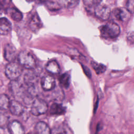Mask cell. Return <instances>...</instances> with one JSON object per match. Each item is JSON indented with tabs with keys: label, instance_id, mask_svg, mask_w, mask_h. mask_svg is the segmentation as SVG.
<instances>
[{
	"label": "cell",
	"instance_id": "obj_4",
	"mask_svg": "<svg viewBox=\"0 0 134 134\" xmlns=\"http://www.w3.org/2000/svg\"><path fill=\"white\" fill-rule=\"evenodd\" d=\"M48 109L46 102L41 98H35L32 103L31 113L35 116H39L45 114Z\"/></svg>",
	"mask_w": 134,
	"mask_h": 134
},
{
	"label": "cell",
	"instance_id": "obj_5",
	"mask_svg": "<svg viewBox=\"0 0 134 134\" xmlns=\"http://www.w3.org/2000/svg\"><path fill=\"white\" fill-rule=\"evenodd\" d=\"M40 84L42 88L45 91L53 90L56 86L54 78L49 75H44L41 79Z\"/></svg>",
	"mask_w": 134,
	"mask_h": 134
},
{
	"label": "cell",
	"instance_id": "obj_15",
	"mask_svg": "<svg viewBox=\"0 0 134 134\" xmlns=\"http://www.w3.org/2000/svg\"><path fill=\"white\" fill-rule=\"evenodd\" d=\"M46 70L51 74H59L60 72V68L58 63L55 60L49 61L45 66Z\"/></svg>",
	"mask_w": 134,
	"mask_h": 134
},
{
	"label": "cell",
	"instance_id": "obj_12",
	"mask_svg": "<svg viewBox=\"0 0 134 134\" xmlns=\"http://www.w3.org/2000/svg\"><path fill=\"white\" fill-rule=\"evenodd\" d=\"M12 30V24L6 18H0V35H7Z\"/></svg>",
	"mask_w": 134,
	"mask_h": 134
},
{
	"label": "cell",
	"instance_id": "obj_8",
	"mask_svg": "<svg viewBox=\"0 0 134 134\" xmlns=\"http://www.w3.org/2000/svg\"><path fill=\"white\" fill-rule=\"evenodd\" d=\"M10 112L14 115L20 116L24 111V107L23 104L17 100H12L10 102L9 108Z\"/></svg>",
	"mask_w": 134,
	"mask_h": 134
},
{
	"label": "cell",
	"instance_id": "obj_16",
	"mask_svg": "<svg viewBox=\"0 0 134 134\" xmlns=\"http://www.w3.org/2000/svg\"><path fill=\"white\" fill-rule=\"evenodd\" d=\"M65 112V108L61 104L57 103L52 104L50 108V113L51 115H60L64 114Z\"/></svg>",
	"mask_w": 134,
	"mask_h": 134
},
{
	"label": "cell",
	"instance_id": "obj_26",
	"mask_svg": "<svg viewBox=\"0 0 134 134\" xmlns=\"http://www.w3.org/2000/svg\"><path fill=\"white\" fill-rule=\"evenodd\" d=\"M83 70H84L85 74L88 77H89L90 78L91 77V71L89 70V69L88 68H87L86 66H83Z\"/></svg>",
	"mask_w": 134,
	"mask_h": 134
},
{
	"label": "cell",
	"instance_id": "obj_20",
	"mask_svg": "<svg viewBox=\"0 0 134 134\" xmlns=\"http://www.w3.org/2000/svg\"><path fill=\"white\" fill-rule=\"evenodd\" d=\"M10 99L8 96L5 94L0 95V108L8 109L10 104Z\"/></svg>",
	"mask_w": 134,
	"mask_h": 134
},
{
	"label": "cell",
	"instance_id": "obj_19",
	"mask_svg": "<svg viewBox=\"0 0 134 134\" xmlns=\"http://www.w3.org/2000/svg\"><path fill=\"white\" fill-rule=\"evenodd\" d=\"M59 83L62 87L66 89L68 88L70 85V76L68 73H65L62 74L59 77Z\"/></svg>",
	"mask_w": 134,
	"mask_h": 134
},
{
	"label": "cell",
	"instance_id": "obj_17",
	"mask_svg": "<svg viewBox=\"0 0 134 134\" xmlns=\"http://www.w3.org/2000/svg\"><path fill=\"white\" fill-rule=\"evenodd\" d=\"M58 5L66 8L75 7L79 3V0H57Z\"/></svg>",
	"mask_w": 134,
	"mask_h": 134
},
{
	"label": "cell",
	"instance_id": "obj_14",
	"mask_svg": "<svg viewBox=\"0 0 134 134\" xmlns=\"http://www.w3.org/2000/svg\"><path fill=\"white\" fill-rule=\"evenodd\" d=\"M35 130L36 134H51L49 127L43 121H39L36 124Z\"/></svg>",
	"mask_w": 134,
	"mask_h": 134
},
{
	"label": "cell",
	"instance_id": "obj_11",
	"mask_svg": "<svg viewBox=\"0 0 134 134\" xmlns=\"http://www.w3.org/2000/svg\"><path fill=\"white\" fill-rule=\"evenodd\" d=\"M4 55L5 59L9 62L14 61L16 55V49L12 44H7L4 48Z\"/></svg>",
	"mask_w": 134,
	"mask_h": 134
},
{
	"label": "cell",
	"instance_id": "obj_2",
	"mask_svg": "<svg viewBox=\"0 0 134 134\" xmlns=\"http://www.w3.org/2000/svg\"><path fill=\"white\" fill-rule=\"evenodd\" d=\"M101 35L105 38H115L119 36L120 32L119 26L116 23L110 21L108 22L100 29Z\"/></svg>",
	"mask_w": 134,
	"mask_h": 134
},
{
	"label": "cell",
	"instance_id": "obj_13",
	"mask_svg": "<svg viewBox=\"0 0 134 134\" xmlns=\"http://www.w3.org/2000/svg\"><path fill=\"white\" fill-rule=\"evenodd\" d=\"M9 116L7 109L0 108V128L5 129L8 127L9 124Z\"/></svg>",
	"mask_w": 134,
	"mask_h": 134
},
{
	"label": "cell",
	"instance_id": "obj_21",
	"mask_svg": "<svg viewBox=\"0 0 134 134\" xmlns=\"http://www.w3.org/2000/svg\"><path fill=\"white\" fill-rule=\"evenodd\" d=\"M92 66L97 74H100L104 72L106 70V66L102 64H98L94 62H91Z\"/></svg>",
	"mask_w": 134,
	"mask_h": 134
},
{
	"label": "cell",
	"instance_id": "obj_28",
	"mask_svg": "<svg viewBox=\"0 0 134 134\" xmlns=\"http://www.w3.org/2000/svg\"><path fill=\"white\" fill-rule=\"evenodd\" d=\"M2 9H3V5L1 3V2H0V15L2 12Z\"/></svg>",
	"mask_w": 134,
	"mask_h": 134
},
{
	"label": "cell",
	"instance_id": "obj_7",
	"mask_svg": "<svg viewBox=\"0 0 134 134\" xmlns=\"http://www.w3.org/2000/svg\"><path fill=\"white\" fill-rule=\"evenodd\" d=\"M130 12L127 8H117L113 11V14L115 17L119 21H128L130 17Z\"/></svg>",
	"mask_w": 134,
	"mask_h": 134
},
{
	"label": "cell",
	"instance_id": "obj_1",
	"mask_svg": "<svg viewBox=\"0 0 134 134\" xmlns=\"http://www.w3.org/2000/svg\"><path fill=\"white\" fill-rule=\"evenodd\" d=\"M19 63L24 68L32 70L36 68V60L32 54L27 50L21 51L18 56Z\"/></svg>",
	"mask_w": 134,
	"mask_h": 134
},
{
	"label": "cell",
	"instance_id": "obj_23",
	"mask_svg": "<svg viewBox=\"0 0 134 134\" xmlns=\"http://www.w3.org/2000/svg\"><path fill=\"white\" fill-rule=\"evenodd\" d=\"M128 10L132 13H134V0H128L126 4Z\"/></svg>",
	"mask_w": 134,
	"mask_h": 134
},
{
	"label": "cell",
	"instance_id": "obj_6",
	"mask_svg": "<svg viewBox=\"0 0 134 134\" xmlns=\"http://www.w3.org/2000/svg\"><path fill=\"white\" fill-rule=\"evenodd\" d=\"M95 14L99 19L107 20L110 15V10L108 7L105 5L99 4L95 7Z\"/></svg>",
	"mask_w": 134,
	"mask_h": 134
},
{
	"label": "cell",
	"instance_id": "obj_22",
	"mask_svg": "<svg viewBox=\"0 0 134 134\" xmlns=\"http://www.w3.org/2000/svg\"><path fill=\"white\" fill-rule=\"evenodd\" d=\"M102 0H83L84 5L88 7L91 8L93 7H96L99 5Z\"/></svg>",
	"mask_w": 134,
	"mask_h": 134
},
{
	"label": "cell",
	"instance_id": "obj_24",
	"mask_svg": "<svg viewBox=\"0 0 134 134\" xmlns=\"http://www.w3.org/2000/svg\"><path fill=\"white\" fill-rule=\"evenodd\" d=\"M127 39L130 44H134V31L128 32L127 35Z\"/></svg>",
	"mask_w": 134,
	"mask_h": 134
},
{
	"label": "cell",
	"instance_id": "obj_3",
	"mask_svg": "<svg viewBox=\"0 0 134 134\" xmlns=\"http://www.w3.org/2000/svg\"><path fill=\"white\" fill-rule=\"evenodd\" d=\"M21 65L14 61L9 62L6 66V76L11 81L17 80L23 72Z\"/></svg>",
	"mask_w": 134,
	"mask_h": 134
},
{
	"label": "cell",
	"instance_id": "obj_18",
	"mask_svg": "<svg viewBox=\"0 0 134 134\" xmlns=\"http://www.w3.org/2000/svg\"><path fill=\"white\" fill-rule=\"evenodd\" d=\"M7 13L12 19L16 21H20L23 18V14L18 9L12 7L7 10Z\"/></svg>",
	"mask_w": 134,
	"mask_h": 134
},
{
	"label": "cell",
	"instance_id": "obj_27",
	"mask_svg": "<svg viewBox=\"0 0 134 134\" xmlns=\"http://www.w3.org/2000/svg\"><path fill=\"white\" fill-rule=\"evenodd\" d=\"M34 1L37 4H42L47 2L48 0H34Z\"/></svg>",
	"mask_w": 134,
	"mask_h": 134
},
{
	"label": "cell",
	"instance_id": "obj_9",
	"mask_svg": "<svg viewBox=\"0 0 134 134\" xmlns=\"http://www.w3.org/2000/svg\"><path fill=\"white\" fill-rule=\"evenodd\" d=\"M7 128L10 134H25L24 127L17 120H13L9 122Z\"/></svg>",
	"mask_w": 134,
	"mask_h": 134
},
{
	"label": "cell",
	"instance_id": "obj_10",
	"mask_svg": "<svg viewBox=\"0 0 134 134\" xmlns=\"http://www.w3.org/2000/svg\"><path fill=\"white\" fill-rule=\"evenodd\" d=\"M29 26L30 29L34 32H37L42 27V22L36 13L31 16L29 21Z\"/></svg>",
	"mask_w": 134,
	"mask_h": 134
},
{
	"label": "cell",
	"instance_id": "obj_29",
	"mask_svg": "<svg viewBox=\"0 0 134 134\" xmlns=\"http://www.w3.org/2000/svg\"><path fill=\"white\" fill-rule=\"evenodd\" d=\"M27 2H33L34 0H26Z\"/></svg>",
	"mask_w": 134,
	"mask_h": 134
},
{
	"label": "cell",
	"instance_id": "obj_25",
	"mask_svg": "<svg viewBox=\"0 0 134 134\" xmlns=\"http://www.w3.org/2000/svg\"><path fill=\"white\" fill-rule=\"evenodd\" d=\"M51 134H67L65 130L63 128L59 127L53 130Z\"/></svg>",
	"mask_w": 134,
	"mask_h": 134
}]
</instances>
